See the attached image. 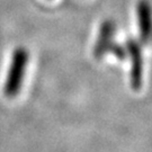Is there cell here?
<instances>
[{"mask_svg":"<svg viewBox=\"0 0 152 152\" xmlns=\"http://www.w3.org/2000/svg\"><path fill=\"white\" fill-rule=\"evenodd\" d=\"M28 60L29 54L25 48L15 49L4 83V94L6 95V97L14 98L20 92Z\"/></svg>","mask_w":152,"mask_h":152,"instance_id":"cell-1","label":"cell"},{"mask_svg":"<svg viewBox=\"0 0 152 152\" xmlns=\"http://www.w3.org/2000/svg\"><path fill=\"white\" fill-rule=\"evenodd\" d=\"M126 54L130 59V82L133 90H140L143 82V55L141 44L137 41L130 38L126 42Z\"/></svg>","mask_w":152,"mask_h":152,"instance_id":"cell-2","label":"cell"},{"mask_svg":"<svg viewBox=\"0 0 152 152\" xmlns=\"http://www.w3.org/2000/svg\"><path fill=\"white\" fill-rule=\"evenodd\" d=\"M115 28V23L110 19H106L102 23L96 43L94 46V56L96 59H102L104 55L107 54L109 45L113 43Z\"/></svg>","mask_w":152,"mask_h":152,"instance_id":"cell-3","label":"cell"},{"mask_svg":"<svg viewBox=\"0 0 152 152\" xmlns=\"http://www.w3.org/2000/svg\"><path fill=\"white\" fill-rule=\"evenodd\" d=\"M137 24L140 41L147 44L151 35V8L148 0H140L137 4Z\"/></svg>","mask_w":152,"mask_h":152,"instance_id":"cell-4","label":"cell"},{"mask_svg":"<svg viewBox=\"0 0 152 152\" xmlns=\"http://www.w3.org/2000/svg\"><path fill=\"white\" fill-rule=\"evenodd\" d=\"M107 53L109 54H113L114 56H116L118 60H124L127 58V54H126V48L124 45H122L120 43H116L113 41V43L109 45L108 50H107Z\"/></svg>","mask_w":152,"mask_h":152,"instance_id":"cell-5","label":"cell"}]
</instances>
